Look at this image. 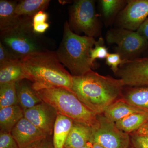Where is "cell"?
Returning a JSON list of instances; mask_svg holds the SVG:
<instances>
[{
  "label": "cell",
  "mask_w": 148,
  "mask_h": 148,
  "mask_svg": "<svg viewBox=\"0 0 148 148\" xmlns=\"http://www.w3.org/2000/svg\"><path fill=\"white\" fill-rule=\"evenodd\" d=\"M96 41L92 37L75 34L69 22H65L63 39L56 53L72 76L82 75L94 69L95 64L91 60L90 53Z\"/></svg>",
  "instance_id": "3957f363"
},
{
  "label": "cell",
  "mask_w": 148,
  "mask_h": 148,
  "mask_svg": "<svg viewBox=\"0 0 148 148\" xmlns=\"http://www.w3.org/2000/svg\"><path fill=\"white\" fill-rule=\"evenodd\" d=\"M106 59V64L111 67L114 73L117 71L120 65L123 61L120 56L116 53H109Z\"/></svg>",
  "instance_id": "4316f807"
},
{
  "label": "cell",
  "mask_w": 148,
  "mask_h": 148,
  "mask_svg": "<svg viewBox=\"0 0 148 148\" xmlns=\"http://www.w3.org/2000/svg\"><path fill=\"white\" fill-rule=\"evenodd\" d=\"M99 125L94 130L90 143H97L104 148H129L131 145L130 134L122 131L116 123L98 115Z\"/></svg>",
  "instance_id": "ba28073f"
},
{
  "label": "cell",
  "mask_w": 148,
  "mask_h": 148,
  "mask_svg": "<svg viewBox=\"0 0 148 148\" xmlns=\"http://www.w3.org/2000/svg\"><path fill=\"white\" fill-rule=\"evenodd\" d=\"M17 105L16 83L0 84V109Z\"/></svg>",
  "instance_id": "cb8c5ba5"
},
{
  "label": "cell",
  "mask_w": 148,
  "mask_h": 148,
  "mask_svg": "<svg viewBox=\"0 0 148 148\" xmlns=\"http://www.w3.org/2000/svg\"><path fill=\"white\" fill-rule=\"evenodd\" d=\"M72 90L88 109L98 115L122 98V81L91 70L82 75L73 76Z\"/></svg>",
  "instance_id": "6da1fadb"
},
{
  "label": "cell",
  "mask_w": 148,
  "mask_h": 148,
  "mask_svg": "<svg viewBox=\"0 0 148 148\" xmlns=\"http://www.w3.org/2000/svg\"><path fill=\"white\" fill-rule=\"evenodd\" d=\"M94 129L83 123L74 121L64 148L82 147L90 142Z\"/></svg>",
  "instance_id": "4fadbf2b"
},
{
  "label": "cell",
  "mask_w": 148,
  "mask_h": 148,
  "mask_svg": "<svg viewBox=\"0 0 148 148\" xmlns=\"http://www.w3.org/2000/svg\"><path fill=\"white\" fill-rule=\"evenodd\" d=\"M24 79H26V76L20 60L0 66V84L16 83Z\"/></svg>",
  "instance_id": "ac0fdd59"
},
{
  "label": "cell",
  "mask_w": 148,
  "mask_h": 148,
  "mask_svg": "<svg viewBox=\"0 0 148 148\" xmlns=\"http://www.w3.org/2000/svg\"><path fill=\"white\" fill-rule=\"evenodd\" d=\"M131 145L134 148H148V136L130 134Z\"/></svg>",
  "instance_id": "83f0119b"
},
{
  "label": "cell",
  "mask_w": 148,
  "mask_h": 148,
  "mask_svg": "<svg viewBox=\"0 0 148 148\" xmlns=\"http://www.w3.org/2000/svg\"><path fill=\"white\" fill-rule=\"evenodd\" d=\"M16 60L6 48L0 42V66Z\"/></svg>",
  "instance_id": "f1b7e54d"
},
{
  "label": "cell",
  "mask_w": 148,
  "mask_h": 148,
  "mask_svg": "<svg viewBox=\"0 0 148 148\" xmlns=\"http://www.w3.org/2000/svg\"><path fill=\"white\" fill-rule=\"evenodd\" d=\"M98 1L103 18L108 24L113 22L127 3L125 0H100Z\"/></svg>",
  "instance_id": "7402d4cb"
},
{
  "label": "cell",
  "mask_w": 148,
  "mask_h": 148,
  "mask_svg": "<svg viewBox=\"0 0 148 148\" xmlns=\"http://www.w3.org/2000/svg\"><path fill=\"white\" fill-rule=\"evenodd\" d=\"M16 86L18 105L23 110L31 108L42 102L28 80L19 81L16 83Z\"/></svg>",
  "instance_id": "5bb4252c"
},
{
  "label": "cell",
  "mask_w": 148,
  "mask_h": 148,
  "mask_svg": "<svg viewBox=\"0 0 148 148\" xmlns=\"http://www.w3.org/2000/svg\"><path fill=\"white\" fill-rule=\"evenodd\" d=\"M131 134L140 136H148V121L142 125L136 131Z\"/></svg>",
  "instance_id": "836d02e7"
},
{
  "label": "cell",
  "mask_w": 148,
  "mask_h": 148,
  "mask_svg": "<svg viewBox=\"0 0 148 148\" xmlns=\"http://www.w3.org/2000/svg\"><path fill=\"white\" fill-rule=\"evenodd\" d=\"M137 32L141 36L148 40V17L143 22Z\"/></svg>",
  "instance_id": "d6a6232c"
},
{
  "label": "cell",
  "mask_w": 148,
  "mask_h": 148,
  "mask_svg": "<svg viewBox=\"0 0 148 148\" xmlns=\"http://www.w3.org/2000/svg\"><path fill=\"white\" fill-rule=\"evenodd\" d=\"M115 74L124 86H148V56L123 61Z\"/></svg>",
  "instance_id": "9c48e42d"
},
{
  "label": "cell",
  "mask_w": 148,
  "mask_h": 148,
  "mask_svg": "<svg viewBox=\"0 0 148 148\" xmlns=\"http://www.w3.org/2000/svg\"><path fill=\"white\" fill-rule=\"evenodd\" d=\"M0 148H19L11 133L0 132Z\"/></svg>",
  "instance_id": "484cf974"
},
{
  "label": "cell",
  "mask_w": 148,
  "mask_h": 148,
  "mask_svg": "<svg viewBox=\"0 0 148 148\" xmlns=\"http://www.w3.org/2000/svg\"><path fill=\"white\" fill-rule=\"evenodd\" d=\"M92 144L90 142L88 143L87 145H86L84 146V147H80V148H91V147H92Z\"/></svg>",
  "instance_id": "d590c367"
},
{
  "label": "cell",
  "mask_w": 148,
  "mask_h": 148,
  "mask_svg": "<svg viewBox=\"0 0 148 148\" xmlns=\"http://www.w3.org/2000/svg\"><path fill=\"white\" fill-rule=\"evenodd\" d=\"M17 1H0V31L5 30L14 25L20 17L15 14Z\"/></svg>",
  "instance_id": "44dd1931"
},
{
  "label": "cell",
  "mask_w": 148,
  "mask_h": 148,
  "mask_svg": "<svg viewBox=\"0 0 148 148\" xmlns=\"http://www.w3.org/2000/svg\"><path fill=\"white\" fill-rule=\"evenodd\" d=\"M123 88L122 99L126 103L148 112V86Z\"/></svg>",
  "instance_id": "2e32d148"
},
{
  "label": "cell",
  "mask_w": 148,
  "mask_h": 148,
  "mask_svg": "<svg viewBox=\"0 0 148 148\" xmlns=\"http://www.w3.org/2000/svg\"><path fill=\"white\" fill-rule=\"evenodd\" d=\"M109 45L115 44V53L120 56L123 61L139 58L148 48V40L138 32L122 28L111 29L106 34Z\"/></svg>",
  "instance_id": "52a82bcc"
},
{
  "label": "cell",
  "mask_w": 148,
  "mask_h": 148,
  "mask_svg": "<svg viewBox=\"0 0 148 148\" xmlns=\"http://www.w3.org/2000/svg\"><path fill=\"white\" fill-rule=\"evenodd\" d=\"M48 15L45 11H40L35 14L32 18L33 24L47 22Z\"/></svg>",
  "instance_id": "f546056e"
},
{
  "label": "cell",
  "mask_w": 148,
  "mask_h": 148,
  "mask_svg": "<svg viewBox=\"0 0 148 148\" xmlns=\"http://www.w3.org/2000/svg\"><path fill=\"white\" fill-rule=\"evenodd\" d=\"M20 61L26 79L32 82L36 91L56 87L72 91L73 76L59 61L56 51L47 50L32 53Z\"/></svg>",
  "instance_id": "7a4b0ae2"
},
{
  "label": "cell",
  "mask_w": 148,
  "mask_h": 148,
  "mask_svg": "<svg viewBox=\"0 0 148 148\" xmlns=\"http://www.w3.org/2000/svg\"><path fill=\"white\" fill-rule=\"evenodd\" d=\"M49 0H22L18 1L15 8V14L18 17L33 18L40 11H45L49 5Z\"/></svg>",
  "instance_id": "ffe728a7"
},
{
  "label": "cell",
  "mask_w": 148,
  "mask_h": 148,
  "mask_svg": "<svg viewBox=\"0 0 148 148\" xmlns=\"http://www.w3.org/2000/svg\"><path fill=\"white\" fill-rule=\"evenodd\" d=\"M148 17V0H127L116 18L119 28L136 32Z\"/></svg>",
  "instance_id": "30bf717a"
},
{
  "label": "cell",
  "mask_w": 148,
  "mask_h": 148,
  "mask_svg": "<svg viewBox=\"0 0 148 148\" xmlns=\"http://www.w3.org/2000/svg\"><path fill=\"white\" fill-rule=\"evenodd\" d=\"M144 112H148L132 106L121 98L108 107L103 114L106 118L116 123L132 114Z\"/></svg>",
  "instance_id": "9a60e30c"
},
{
  "label": "cell",
  "mask_w": 148,
  "mask_h": 148,
  "mask_svg": "<svg viewBox=\"0 0 148 148\" xmlns=\"http://www.w3.org/2000/svg\"><path fill=\"white\" fill-rule=\"evenodd\" d=\"M109 54L108 48L105 45V41L103 37H100L95 42L94 47L90 51L91 60L95 63L96 59H106Z\"/></svg>",
  "instance_id": "d4e9b609"
},
{
  "label": "cell",
  "mask_w": 148,
  "mask_h": 148,
  "mask_svg": "<svg viewBox=\"0 0 148 148\" xmlns=\"http://www.w3.org/2000/svg\"><path fill=\"white\" fill-rule=\"evenodd\" d=\"M49 24L47 22L33 24V30L38 34H43L49 28Z\"/></svg>",
  "instance_id": "4dcf8cb0"
},
{
  "label": "cell",
  "mask_w": 148,
  "mask_h": 148,
  "mask_svg": "<svg viewBox=\"0 0 148 148\" xmlns=\"http://www.w3.org/2000/svg\"><path fill=\"white\" fill-rule=\"evenodd\" d=\"M129 148H133V147H132V146H131H131H130V147Z\"/></svg>",
  "instance_id": "74e56055"
},
{
  "label": "cell",
  "mask_w": 148,
  "mask_h": 148,
  "mask_svg": "<svg viewBox=\"0 0 148 148\" xmlns=\"http://www.w3.org/2000/svg\"><path fill=\"white\" fill-rule=\"evenodd\" d=\"M148 121V112L132 114L115 123L119 129L130 134Z\"/></svg>",
  "instance_id": "603a6c76"
},
{
  "label": "cell",
  "mask_w": 148,
  "mask_h": 148,
  "mask_svg": "<svg viewBox=\"0 0 148 148\" xmlns=\"http://www.w3.org/2000/svg\"><path fill=\"white\" fill-rule=\"evenodd\" d=\"M36 92L42 101L52 106L57 114L86 125L94 130L98 128V115L85 106L71 90L56 87L43 88Z\"/></svg>",
  "instance_id": "5b68a950"
},
{
  "label": "cell",
  "mask_w": 148,
  "mask_h": 148,
  "mask_svg": "<svg viewBox=\"0 0 148 148\" xmlns=\"http://www.w3.org/2000/svg\"><path fill=\"white\" fill-rule=\"evenodd\" d=\"M92 147L91 148H104L101 145L97 144V143H92Z\"/></svg>",
  "instance_id": "e575fe53"
},
{
  "label": "cell",
  "mask_w": 148,
  "mask_h": 148,
  "mask_svg": "<svg viewBox=\"0 0 148 148\" xmlns=\"http://www.w3.org/2000/svg\"><path fill=\"white\" fill-rule=\"evenodd\" d=\"M24 117V111L18 105L0 109V132L11 133Z\"/></svg>",
  "instance_id": "e0dca14e"
},
{
  "label": "cell",
  "mask_w": 148,
  "mask_h": 148,
  "mask_svg": "<svg viewBox=\"0 0 148 148\" xmlns=\"http://www.w3.org/2000/svg\"><path fill=\"white\" fill-rule=\"evenodd\" d=\"M146 52H147V56H148V48L147 49V51H146Z\"/></svg>",
  "instance_id": "8d00e7d4"
},
{
  "label": "cell",
  "mask_w": 148,
  "mask_h": 148,
  "mask_svg": "<svg viewBox=\"0 0 148 148\" xmlns=\"http://www.w3.org/2000/svg\"><path fill=\"white\" fill-rule=\"evenodd\" d=\"M19 148H31L49 137L27 120L21 119L11 132Z\"/></svg>",
  "instance_id": "7c38bea8"
},
{
  "label": "cell",
  "mask_w": 148,
  "mask_h": 148,
  "mask_svg": "<svg viewBox=\"0 0 148 148\" xmlns=\"http://www.w3.org/2000/svg\"><path fill=\"white\" fill-rule=\"evenodd\" d=\"M24 111V117L48 136L53 134L57 113L47 103L42 102Z\"/></svg>",
  "instance_id": "8fae6325"
},
{
  "label": "cell",
  "mask_w": 148,
  "mask_h": 148,
  "mask_svg": "<svg viewBox=\"0 0 148 148\" xmlns=\"http://www.w3.org/2000/svg\"><path fill=\"white\" fill-rule=\"evenodd\" d=\"M69 25L75 34L95 37L101 34V23L96 14L95 1L76 0L70 10Z\"/></svg>",
  "instance_id": "8992f818"
},
{
  "label": "cell",
  "mask_w": 148,
  "mask_h": 148,
  "mask_svg": "<svg viewBox=\"0 0 148 148\" xmlns=\"http://www.w3.org/2000/svg\"><path fill=\"white\" fill-rule=\"evenodd\" d=\"M73 122L71 119L57 114L52 139L54 148H64Z\"/></svg>",
  "instance_id": "d6986e66"
},
{
  "label": "cell",
  "mask_w": 148,
  "mask_h": 148,
  "mask_svg": "<svg viewBox=\"0 0 148 148\" xmlns=\"http://www.w3.org/2000/svg\"><path fill=\"white\" fill-rule=\"evenodd\" d=\"M49 137L31 148H54L53 139Z\"/></svg>",
  "instance_id": "1f68e13d"
},
{
  "label": "cell",
  "mask_w": 148,
  "mask_h": 148,
  "mask_svg": "<svg viewBox=\"0 0 148 148\" xmlns=\"http://www.w3.org/2000/svg\"><path fill=\"white\" fill-rule=\"evenodd\" d=\"M0 40L17 60L32 53L50 50L46 39L34 32L31 17H20L13 26L1 31Z\"/></svg>",
  "instance_id": "277c9868"
}]
</instances>
